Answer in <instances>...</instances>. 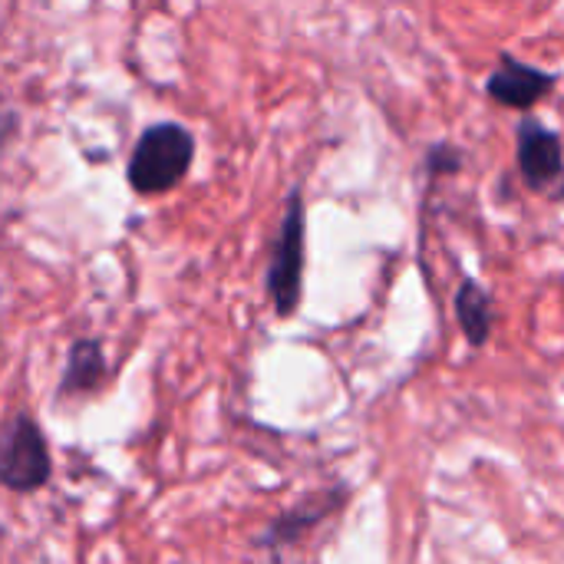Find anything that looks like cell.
<instances>
[{
  "label": "cell",
  "mask_w": 564,
  "mask_h": 564,
  "mask_svg": "<svg viewBox=\"0 0 564 564\" xmlns=\"http://www.w3.org/2000/svg\"><path fill=\"white\" fill-rule=\"evenodd\" d=\"M195 162V135L182 122H155L132 145L126 182L135 195L152 198L178 188Z\"/></svg>",
  "instance_id": "1"
},
{
  "label": "cell",
  "mask_w": 564,
  "mask_h": 564,
  "mask_svg": "<svg viewBox=\"0 0 564 564\" xmlns=\"http://www.w3.org/2000/svg\"><path fill=\"white\" fill-rule=\"evenodd\" d=\"M304 268H307V208L301 188H294L284 202L281 228L271 245L268 271H264V294L274 307V317L288 321L301 311Z\"/></svg>",
  "instance_id": "2"
},
{
  "label": "cell",
  "mask_w": 564,
  "mask_h": 564,
  "mask_svg": "<svg viewBox=\"0 0 564 564\" xmlns=\"http://www.w3.org/2000/svg\"><path fill=\"white\" fill-rule=\"evenodd\" d=\"M50 479L53 459L46 433L26 410H20L7 420L0 433V482L13 496H33L43 492Z\"/></svg>",
  "instance_id": "3"
},
{
  "label": "cell",
  "mask_w": 564,
  "mask_h": 564,
  "mask_svg": "<svg viewBox=\"0 0 564 564\" xmlns=\"http://www.w3.org/2000/svg\"><path fill=\"white\" fill-rule=\"evenodd\" d=\"M516 159L529 192L564 202V142L555 129L525 116L516 132Z\"/></svg>",
  "instance_id": "4"
},
{
  "label": "cell",
  "mask_w": 564,
  "mask_h": 564,
  "mask_svg": "<svg viewBox=\"0 0 564 564\" xmlns=\"http://www.w3.org/2000/svg\"><path fill=\"white\" fill-rule=\"evenodd\" d=\"M347 499H350V489L347 486H330V489H321V492L304 496L297 506L284 509L281 516H274L264 525V532L254 539V549L268 552L278 562L288 545H297L307 532H314L321 522H327L330 516H337L347 506Z\"/></svg>",
  "instance_id": "5"
},
{
  "label": "cell",
  "mask_w": 564,
  "mask_h": 564,
  "mask_svg": "<svg viewBox=\"0 0 564 564\" xmlns=\"http://www.w3.org/2000/svg\"><path fill=\"white\" fill-rule=\"evenodd\" d=\"M558 86V76L549 69H539L532 63L516 59L512 53L499 56V66L489 73L486 79V93L492 102L506 106V109H519L529 112L535 102H542L552 89Z\"/></svg>",
  "instance_id": "6"
},
{
  "label": "cell",
  "mask_w": 564,
  "mask_h": 564,
  "mask_svg": "<svg viewBox=\"0 0 564 564\" xmlns=\"http://www.w3.org/2000/svg\"><path fill=\"white\" fill-rule=\"evenodd\" d=\"M109 380V364H106V350L99 337H76L66 350V364L56 383V403L66 400H83L93 397L106 387Z\"/></svg>",
  "instance_id": "7"
},
{
  "label": "cell",
  "mask_w": 564,
  "mask_h": 564,
  "mask_svg": "<svg viewBox=\"0 0 564 564\" xmlns=\"http://www.w3.org/2000/svg\"><path fill=\"white\" fill-rule=\"evenodd\" d=\"M453 314H456V324L469 347L479 350L489 344V337L496 330V301L476 278L459 281V288L453 294Z\"/></svg>",
  "instance_id": "8"
},
{
  "label": "cell",
  "mask_w": 564,
  "mask_h": 564,
  "mask_svg": "<svg viewBox=\"0 0 564 564\" xmlns=\"http://www.w3.org/2000/svg\"><path fill=\"white\" fill-rule=\"evenodd\" d=\"M463 169V152L449 142H436L430 152H426V175L436 178V175H456Z\"/></svg>",
  "instance_id": "9"
}]
</instances>
